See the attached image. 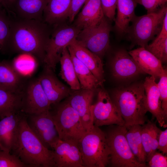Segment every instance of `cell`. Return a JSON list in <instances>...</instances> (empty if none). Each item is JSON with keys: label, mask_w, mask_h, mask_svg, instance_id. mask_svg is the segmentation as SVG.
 <instances>
[{"label": "cell", "mask_w": 167, "mask_h": 167, "mask_svg": "<svg viewBox=\"0 0 167 167\" xmlns=\"http://www.w3.org/2000/svg\"><path fill=\"white\" fill-rule=\"evenodd\" d=\"M49 37L47 26L42 21L19 18L11 19L8 49L30 55L44 63Z\"/></svg>", "instance_id": "6da1fadb"}, {"label": "cell", "mask_w": 167, "mask_h": 167, "mask_svg": "<svg viewBox=\"0 0 167 167\" xmlns=\"http://www.w3.org/2000/svg\"><path fill=\"white\" fill-rule=\"evenodd\" d=\"M26 115L20 119L10 153L27 167H55L52 150L45 147L29 126Z\"/></svg>", "instance_id": "7a4b0ae2"}, {"label": "cell", "mask_w": 167, "mask_h": 167, "mask_svg": "<svg viewBox=\"0 0 167 167\" xmlns=\"http://www.w3.org/2000/svg\"><path fill=\"white\" fill-rule=\"evenodd\" d=\"M110 97L119 111L126 128L142 125L148 120V111L143 83H137L115 89Z\"/></svg>", "instance_id": "3957f363"}, {"label": "cell", "mask_w": 167, "mask_h": 167, "mask_svg": "<svg viewBox=\"0 0 167 167\" xmlns=\"http://www.w3.org/2000/svg\"><path fill=\"white\" fill-rule=\"evenodd\" d=\"M78 146L84 167L109 165L110 152L105 132L94 126L79 140Z\"/></svg>", "instance_id": "277c9868"}, {"label": "cell", "mask_w": 167, "mask_h": 167, "mask_svg": "<svg viewBox=\"0 0 167 167\" xmlns=\"http://www.w3.org/2000/svg\"><path fill=\"white\" fill-rule=\"evenodd\" d=\"M105 132L110 152L109 165L112 167H146L132 152L126 137L125 126L112 125Z\"/></svg>", "instance_id": "5b68a950"}, {"label": "cell", "mask_w": 167, "mask_h": 167, "mask_svg": "<svg viewBox=\"0 0 167 167\" xmlns=\"http://www.w3.org/2000/svg\"><path fill=\"white\" fill-rule=\"evenodd\" d=\"M167 12V7L165 5L156 12L141 16L135 15L126 33L129 39L134 44L146 47L160 31Z\"/></svg>", "instance_id": "8992f818"}, {"label": "cell", "mask_w": 167, "mask_h": 167, "mask_svg": "<svg viewBox=\"0 0 167 167\" xmlns=\"http://www.w3.org/2000/svg\"><path fill=\"white\" fill-rule=\"evenodd\" d=\"M56 105L51 113L60 139L78 142L87 131L79 114L66 101Z\"/></svg>", "instance_id": "52a82bcc"}, {"label": "cell", "mask_w": 167, "mask_h": 167, "mask_svg": "<svg viewBox=\"0 0 167 167\" xmlns=\"http://www.w3.org/2000/svg\"><path fill=\"white\" fill-rule=\"evenodd\" d=\"M111 26L105 16L96 25L81 30L76 40L81 45L101 58L108 50Z\"/></svg>", "instance_id": "ba28073f"}, {"label": "cell", "mask_w": 167, "mask_h": 167, "mask_svg": "<svg viewBox=\"0 0 167 167\" xmlns=\"http://www.w3.org/2000/svg\"><path fill=\"white\" fill-rule=\"evenodd\" d=\"M80 30L75 26H64L57 28L47 44L44 62L45 66L54 71L63 50L76 39Z\"/></svg>", "instance_id": "9c48e42d"}, {"label": "cell", "mask_w": 167, "mask_h": 167, "mask_svg": "<svg viewBox=\"0 0 167 167\" xmlns=\"http://www.w3.org/2000/svg\"><path fill=\"white\" fill-rule=\"evenodd\" d=\"M96 102L92 105L94 126H125L120 113L107 92L102 88L97 89Z\"/></svg>", "instance_id": "30bf717a"}, {"label": "cell", "mask_w": 167, "mask_h": 167, "mask_svg": "<svg viewBox=\"0 0 167 167\" xmlns=\"http://www.w3.org/2000/svg\"><path fill=\"white\" fill-rule=\"evenodd\" d=\"M21 111L26 115L49 110L51 105L38 79L26 82L22 92Z\"/></svg>", "instance_id": "8fae6325"}, {"label": "cell", "mask_w": 167, "mask_h": 167, "mask_svg": "<svg viewBox=\"0 0 167 167\" xmlns=\"http://www.w3.org/2000/svg\"><path fill=\"white\" fill-rule=\"evenodd\" d=\"M26 117L32 131L45 147L53 150L60 139L50 110Z\"/></svg>", "instance_id": "7c38bea8"}, {"label": "cell", "mask_w": 167, "mask_h": 167, "mask_svg": "<svg viewBox=\"0 0 167 167\" xmlns=\"http://www.w3.org/2000/svg\"><path fill=\"white\" fill-rule=\"evenodd\" d=\"M73 91L66 101L78 112L88 131L94 126L92 103L95 90L81 88Z\"/></svg>", "instance_id": "4fadbf2b"}, {"label": "cell", "mask_w": 167, "mask_h": 167, "mask_svg": "<svg viewBox=\"0 0 167 167\" xmlns=\"http://www.w3.org/2000/svg\"><path fill=\"white\" fill-rule=\"evenodd\" d=\"M110 64L112 74L117 79H128L145 74L124 49H120L115 52Z\"/></svg>", "instance_id": "5bb4252c"}, {"label": "cell", "mask_w": 167, "mask_h": 167, "mask_svg": "<svg viewBox=\"0 0 167 167\" xmlns=\"http://www.w3.org/2000/svg\"><path fill=\"white\" fill-rule=\"evenodd\" d=\"M53 151L55 167H84L78 142L59 139Z\"/></svg>", "instance_id": "9a60e30c"}, {"label": "cell", "mask_w": 167, "mask_h": 167, "mask_svg": "<svg viewBox=\"0 0 167 167\" xmlns=\"http://www.w3.org/2000/svg\"><path fill=\"white\" fill-rule=\"evenodd\" d=\"M53 71L45 66L38 79L51 105H56L68 96L71 89L61 82Z\"/></svg>", "instance_id": "2e32d148"}, {"label": "cell", "mask_w": 167, "mask_h": 167, "mask_svg": "<svg viewBox=\"0 0 167 167\" xmlns=\"http://www.w3.org/2000/svg\"><path fill=\"white\" fill-rule=\"evenodd\" d=\"M156 80L151 76L146 77L143 83L147 108L152 117L156 118L160 126L166 128L167 117L161 107L160 92Z\"/></svg>", "instance_id": "e0dca14e"}, {"label": "cell", "mask_w": 167, "mask_h": 167, "mask_svg": "<svg viewBox=\"0 0 167 167\" xmlns=\"http://www.w3.org/2000/svg\"><path fill=\"white\" fill-rule=\"evenodd\" d=\"M67 47L90 70L98 80L103 84L105 80L103 64L101 58L80 45L76 39Z\"/></svg>", "instance_id": "ac0fdd59"}, {"label": "cell", "mask_w": 167, "mask_h": 167, "mask_svg": "<svg viewBox=\"0 0 167 167\" xmlns=\"http://www.w3.org/2000/svg\"><path fill=\"white\" fill-rule=\"evenodd\" d=\"M142 71L154 77L160 78L165 68L161 61L144 47H140L128 52Z\"/></svg>", "instance_id": "d6986e66"}, {"label": "cell", "mask_w": 167, "mask_h": 167, "mask_svg": "<svg viewBox=\"0 0 167 167\" xmlns=\"http://www.w3.org/2000/svg\"><path fill=\"white\" fill-rule=\"evenodd\" d=\"M105 17L101 0H87L75 22V26L80 30L98 24Z\"/></svg>", "instance_id": "ffe728a7"}, {"label": "cell", "mask_w": 167, "mask_h": 167, "mask_svg": "<svg viewBox=\"0 0 167 167\" xmlns=\"http://www.w3.org/2000/svg\"><path fill=\"white\" fill-rule=\"evenodd\" d=\"M24 113L21 111L0 119V149L10 152L19 121Z\"/></svg>", "instance_id": "44dd1931"}, {"label": "cell", "mask_w": 167, "mask_h": 167, "mask_svg": "<svg viewBox=\"0 0 167 167\" xmlns=\"http://www.w3.org/2000/svg\"><path fill=\"white\" fill-rule=\"evenodd\" d=\"M26 82L23 76L15 69L11 63L0 61V88L5 90L22 94Z\"/></svg>", "instance_id": "7402d4cb"}, {"label": "cell", "mask_w": 167, "mask_h": 167, "mask_svg": "<svg viewBox=\"0 0 167 167\" xmlns=\"http://www.w3.org/2000/svg\"><path fill=\"white\" fill-rule=\"evenodd\" d=\"M48 0H16L11 11L21 18L42 21Z\"/></svg>", "instance_id": "603a6c76"}, {"label": "cell", "mask_w": 167, "mask_h": 167, "mask_svg": "<svg viewBox=\"0 0 167 167\" xmlns=\"http://www.w3.org/2000/svg\"><path fill=\"white\" fill-rule=\"evenodd\" d=\"M71 0H48L43 19L50 24L57 25L68 18Z\"/></svg>", "instance_id": "cb8c5ba5"}, {"label": "cell", "mask_w": 167, "mask_h": 167, "mask_svg": "<svg viewBox=\"0 0 167 167\" xmlns=\"http://www.w3.org/2000/svg\"><path fill=\"white\" fill-rule=\"evenodd\" d=\"M137 3L134 0H117V14L115 27L119 34L126 33L129 24L135 15V10Z\"/></svg>", "instance_id": "d4e9b609"}, {"label": "cell", "mask_w": 167, "mask_h": 167, "mask_svg": "<svg viewBox=\"0 0 167 167\" xmlns=\"http://www.w3.org/2000/svg\"><path fill=\"white\" fill-rule=\"evenodd\" d=\"M68 49L81 88L96 90L102 86V83L98 80L90 70L75 56L71 49L68 48Z\"/></svg>", "instance_id": "484cf974"}, {"label": "cell", "mask_w": 167, "mask_h": 167, "mask_svg": "<svg viewBox=\"0 0 167 167\" xmlns=\"http://www.w3.org/2000/svg\"><path fill=\"white\" fill-rule=\"evenodd\" d=\"M147 122L146 123L141 125V135L147 162L157 149L159 136L161 130L151 121L148 120Z\"/></svg>", "instance_id": "4316f807"}, {"label": "cell", "mask_w": 167, "mask_h": 167, "mask_svg": "<svg viewBox=\"0 0 167 167\" xmlns=\"http://www.w3.org/2000/svg\"><path fill=\"white\" fill-rule=\"evenodd\" d=\"M59 62L61 65L60 75L62 78L69 85L71 90L80 89V84L67 47L63 50Z\"/></svg>", "instance_id": "83f0119b"}, {"label": "cell", "mask_w": 167, "mask_h": 167, "mask_svg": "<svg viewBox=\"0 0 167 167\" xmlns=\"http://www.w3.org/2000/svg\"><path fill=\"white\" fill-rule=\"evenodd\" d=\"M126 128V137L132 152L140 163L146 165V156L141 138V125H134Z\"/></svg>", "instance_id": "f1b7e54d"}, {"label": "cell", "mask_w": 167, "mask_h": 167, "mask_svg": "<svg viewBox=\"0 0 167 167\" xmlns=\"http://www.w3.org/2000/svg\"><path fill=\"white\" fill-rule=\"evenodd\" d=\"M22 94L12 92L0 88V119L21 111Z\"/></svg>", "instance_id": "f546056e"}, {"label": "cell", "mask_w": 167, "mask_h": 167, "mask_svg": "<svg viewBox=\"0 0 167 167\" xmlns=\"http://www.w3.org/2000/svg\"><path fill=\"white\" fill-rule=\"evenodd\" d=\"M36 59L30 55L21 54L16 57L11 63L16 71L24 76L33 72L36 68Z\"/></svg>", "instance_id": "4dcf8cb0"}, {"label": "cell", "mask_w": 167, "mask_h": 167, "mask_svg": "<svg viewBox=\"0 0 167 167\" xmlns=\"http://www.w3.org/2000/svg\"><path fill=\"white\" fill-rule=\"evenodd\" d=\"M5 9L0 12V51L4 53L8 49L11 35V19Z\"/></svg>", "instance_id": "1f68e13d"}, {"label": "cell", "mask_w": 167, "mask_h": 167, "mask_svg": "<svg viewBox=\"0 0 167 167\" xmlns=\"http://www.w3.org/2000/svg\"><path fill=\"white\" fill-rule=\"evenodd\" d=\"M145 48L159 59L162 63L167 61V38L148 45Z\"/></svg>", "instance_id": "d6a6232c"}, {"label": "cell", "mask_w": 167, "mask_h": 167, "mask_svg": "<svg viewBox=\"0 0 167 167\" xmlns=\"http://www.w3.org/2000/svg\"><path fill=\"white\" fill-rule=\"evenodd\" d=\"M17 156L0 149V167H27Z\"/></svg>", "instance_id": "836d02e7"}, {"label": "cell", "mask_w": 167, "mask_h": 167, "mask_svg": "<svg viewBox=\"0 0 167 167\" xmlns=\"http://www.w3.org/2000/svg\"><path fill=\"white\" fill-rule=\"evenodd\" d=\"M161 101V108L165 115L167 117V70L165 68L164 71L160 78L157 83Z\"/></svg>", "instance_id": "e575fe53"}, {"label": "cell", "mask_w": 167, "mask_h": 167, "mask_svg": "<svg viewBox=\"0 0 167 167\" xmlns=\"http://www.w3.org/2000/svg\"><path fill=\"white\" fill-rule=\"evenodd\" d=\"M105 16L110 21H114L117 0H101Z\"/></svg>", "instance_id": "d590c367"}, {"label": "cell", "mask_w": 167, "mask_h": 167, "mask_svg": "<svg viewBox=\"0 0 167 167\" xmlns=\"http://www.w3.org/2000/svg\"><path fill=\"white\" fill-rule=\"evenodd\" d=\"M136 3L143 5L147 11V14L157 11L160 6L165 5L167 0H134Z\"/></svg>", "instance_id": "8d00e7d4"}, {"label": "cell", "mask_w": 167, "mask_h": 167, "mask_svg": "<svg viewBox=\"0 0 167 167\" xmlns=\"http://www.w3.org/2000/svg\"><path fill=\"white\" fill-rule=\"evenodd\" d=\"M149 167H167V157L163 154L156 152L147 162Z\"/></svg>", "instance_id": "74e56055"}, {"label": "cell", "mask_w": 167, "mask_h": 167, "mask_svg": "<svg viewBox=\"0 0 167 167\" xmlns=\"http://www.w3.org/2000/svg\"><path fill=\"white\" fill-rule=\"evenodd\" d=\"M87 0H71L68 18L70 22L74 20L81 7Z\"/></svg>", "instance_id": "f35d334b"}, {"label": "cell", "mask_w": 167, "mask_h": 167, "mask_svg": "<svg viewBox=\"0 0 167 167\" xmlns=\"http://www.w3.org/2000/svg\"><path fill=\"white\" fill-rule=\"evenodd\" d=\"M157 149L163 154L167 153V129L160 131L158 140Z\"/></svg>", "instance_id": "ab89813d"}, {"label": "cell", "mask_w": 167, "mask_h": 167, "mask_svg": "<svg viewBox=\"0 0 167 167\" xmlns=\"http://www.w3.org/2000/svg\"><path fill=\"white\" fill-rule=\"evenodd\" d=\"M166 38H167V12L165 15L161 29L152 42H157Z\"/></svg>", "instance_id": "60d3db41"}, {"label": "cell", "mask_w": 167, "mask_h": 167, "mask_svg": "<svg viewBox=\"0 0 167 167\" xmlns=\"http://www.w3.org/2000/svg\"><path fill=\"white\" fill-rule=\"evenodd\" d=\"M16 0H4L5 3L8 9L12 13L11 10Z\"/></svg>", "instance_id": "b9f144b4"}, {"label": "cell", "mask_w": 167, "mask_h": 167, "mask_svg": "<svg viewBox=\"0 0 167 167\" xmlns=\"http://www.w3.org/2000/svg\"><path fill=\"white\" fill-rule=\"evenodd\" d=\"M0 3L2 5L4 8L6 10L7 13L10 15L12 13L11 11L8 9L5 3L4 0H0Z\"/></svg>", "instance_id": "7bdbcfd3"}, {"label": "cell", "mask_w": 167, "mask_h": 167, "mask_svg": "<svg viewBox=\"0 0 167 167\" xmlns=\"http://www.w3.org/2000/svg\"><path fill=\"white\" fill-rule=\"evenodd\" d=\"M5 9L4 8L2 5L0 3V12L2 11Z\"/></svg>", "instance_id": "ee69618b"}]
</instances>
